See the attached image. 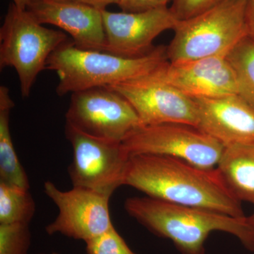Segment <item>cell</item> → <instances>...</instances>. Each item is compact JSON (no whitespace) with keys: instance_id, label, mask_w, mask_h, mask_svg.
Returning a JSON list of instances; mask_svg holds the SVG:
<instances>
[{"instance_id":"3","label":"cell","mask_w":254,"mask_h":254,"mask_svg":"<svg viewBox=\"0 0 254 254\" xmlns=\"http://www.w3.org/2000/svg\"><path fill=\"white\" fill-rule=\"evenodd\" d=\"M166 46L155 47L138 58H125L99 50H83L68 40L47 62L46 69L59 78V96L97 87H108L148 76L168 63Z\"/></svg>"},{"instance_id":"4","label":"cell","mask_w":254,"mask_h":254,"mask_svg":"<svg viewBox=\"0 0 254 254\" xmlns=\"http://www.w3.org/2000/svg\"><path fill=\"white\" fill-rule=\"evenodd\" d=\"M247 0H224L204 12L179 21L167 48L170 63L227 56L247 36Z\"/></svg>"},{"instance_id":"19","label":"cell","mask_w":254,"mask_h":254,"mask_svg":"<svg viewBox=\"0 0 254 254\" xmlns=\"http://www.w3.org/2000/svg\"><path fill=\"white\" fill-rule=\"evenodd\" d=\"M31 244L28 224L0 225V254H28Z\"/></svg>"},{"instance_id":"27","label":"cell","mask_w":254,"mask_h":254,"mask_svg":"<svg viewBox=\"0 0 254 254\" xmlns=\"http://www.w3.org/2000/svg\"><path fill=\"white\" fill-rule=\"evenodd\" d=\"M58 254L55 253V252H53V253H51V254Z\"/></svg>"},{"instance_id":"9","label":"cell","mask_w":254,"mask_h":254,"mask_svg":"<svg viewBox=\"0 0 254 254\" xmlns=\"http://www.w3.org/2000/svg\"><path fill=\"white\" fill-rule=\"evenodd\" d=\"M44 190L59 210L56 219L46 227L48 235L59 233L86 242L113 227L110 195L77 187L64 191L50 181L45 182Z\"/></svg>"},{"instance_id":"7","label":"cell","mask_w":254,"mask_h":254,"mask_svg":"<svg viewBox=\"0 0 254 254\" xmlns=\"http://www.w3.org/2000/svg\"><path fill=\"white\" fill-rule=\"evenodd\" d=\"M65 136L73 150L68 168L73 187L111 196L123 186L130 155L123 143L89 136L68 123L65 125Z\"/></svg>"},{"instance_id":"2","label":"cell","mask_w":254,"mask_h":254,"mask_svg":"<svg viewBox=\"0 0 254 254\" xmlns=\"http://www.w3.org/2000/svg\"><path fill=\"white\" fill-rule=\"evenodd\" d=\"M125 208L150 231L171 240L182 254H204L205 240L215 231L230 234L246 249L254 251V231L247 216H231L149 196L127 198Z\"/></svg>"},{"instance_id":"25","label":"cell","mask_w":254,"mask_h":254,"mask_svg":"<svg viewBox=\"0 0 254 254\" xmlns=\"http://www.w3.org/2000/svg\"><path fill=\"white\" fill-rule=\"evenodd\" d=\"M37 0H12L13 4L20 9L26 10L30 5Z\"/></svg>"},{"instance_id":"26","label":"cell","mask_w":254,"mask_h":254,"mask_svg":"<svg viewBox=\"0 0 254 254\" xmlns=\"http://www.w3.org/2000/svg\"><path fill=\"white\" fill-rule=\"evenodd\" d=\"M247 218H248L249 222H250V225L252 226V228H253L254 231V212L252 215L247 217Z\"/></svg>"},{"instance_id":"5","label":"cell","mask_w":254,"mask_h":254,"mask_svg":"<svg viewBox=\"0 0 254 254\" xmlns=\"http://www.w3.org/2000/svg\"><path fill=\"white\" fill-rule=\"evenodd\" d=\"M68 40L64 32L45 27L11 3L0 28V68L16 70L21 96L27 98L50 57Z\"/></svg>"},{"instance_id":"15","label":"cell","mask_w":254,"mask_h":254,"mask_svg":"<svg viewBox=\"0 0 254 254\" xmlns=\"http://www.w3.org/2000/svg\"><path fill=\"white\" fill-rule=\"evenodd\" d=\"M216 168L237 199L254 205V142L225 146Z\"/></svg>"},{"instance_id":"8","label":"cell","mask_w":254,"mask_h":254,"mask_svg":"<svg viewBox=\"0 0 254 254\" xmlns=\"http://www.w3.org/2000/svg\"><path fill=\"white\" fill-rule=\"evenodd\" d=\"M66 123L95 138L122 143L142 123L128 100L108 87L71 94Z\"/></svg>"},{"instance_id":"23","label":"cell","mask_w":254,"mask_h":254,"mask_svg":"<svg viewBox=\"0 0 254 254\" xmlns=\"http://www.w3.org/2000/svg\"><path fill=\"white\" fill-rule=\"evenodd\" d=\"M247 35L254 38V0H247L246 8Z\"/></svg>"},{"instance_id":"21","label":"cell","mask_w":254,"mask_h":254,"mask_svg":"<svg viewBox=\"0 0 254 254\" xmlns=\"http://www.w3.org/2000/svg\"><path fill=\"white\" fill-rule=\"evenodd\" d=\"M224 0H173L170 9L179 21L204 12Z\"/></svg>"},{"instance_id":"14","label":"cell","mask_w":254,"mask_h":254,"mask_svg":"<svg viewBox=\"0 0 254 254\" xmlns=\"http://www.w3.org/2000/svg\"><path fill=\"white\" fill-rule=\"evenodd\" d=\"M193 99L197 128L225 147L254 142V106L240 94Z\"/></svg>"},{"instance_id":"18","label":"cell","mask_w":254,"mask_h":254,"mask_svg":"<svg viewBox=\"0 0 254 254\" xmlns=\"http://www.w3.org/2000/svg\"><path fill=\"white\" fill-rule=\"evenodd\" d=\"M226 57L236 76L238 94L254 106V38L244 37Z\"/></svg>"},{"instance_id":"17","label":"cell","mask_w":254,"mask_h":254,"mask_svg":"<svg viewBox=\"0 0 254 254\" xmlns=\"http://www.w3.org/2000/svg\"><path fill=\"white\" fill-rule=\"evenodd\" d=\"M36 210L29 190L0 182V225H29Z\"/></svg>"},{"instance_id":"6","label":"cell","mask_w":254,"mask_h":254,"mask_svg":"<svg viewBox=\"0 0 254 254\" xmlns=\"http://www.w3.org/2000/svg\"><path fill=\"white\" fill-rule=\"evenodd\" d=\"M122 143L130 155H162L206 169L217 168L225 148L196 127L180 123L141 125Z\"/></svg>"},{"instance_id":"16","label":"cell","mask_w":254,"mask_h":254,"mask_svg":"<svg viewBox=\"0 0 254 254\" xmlns=\"http://www.w3.org/2000/svg\"><path fill=\"white\" fill-rule=\"evenodd\" d=\"M14 100L7 87L0 86V182L29 190L27 174L18 159L10 131Z\"/></svg>"},{"instance_id":"10","label":"cell","mask_w":254,"mask_h":254,"mask_svg":"<svg viewBox=\"0 0 254 254\" xmlns=\"http://www.w3.org/2000/svg\"><path fill=\"white\" fill-rule=\"evenodd\" d=\"M153 73L108 87L128 100L142 125L180 123L196 127L198 110L194 99L158 79Z\"/></svg>"},{"instance_id":"11","label":"cell","mask_w":254,"mask_h":254,"mask_svg":"<svg viewBox=\"0 0 254 254\" xmlns=\"http://www.w3.org/2000/svg\"><path fill=\"white\" fill-rule=\"evenodd\" d=\"M106 53L125 58H138L149 53L155 38L174 30L179 20L170 7L139 11L111 12L102 10Z\"/></svg>"},{"instance_id":"1","label":"cell","mask_w":254,"mask_h":254,"mask_svg":"<svg viewBox=\"0 0 254 254\" xmlns=\"http://www.w3.org/2000/svg\"><path fill=\"white\" fill-rule=\"evenodd\" d=\"M123 186L175 204L245 217L241 201L225 185L217 168L206 169L162 155H130Z\"/></svg>"},{"instance_id":"12","label":"cell","mask_w":254,"mask_h":254,"mask_svg":"<svg viewBox=\"0 0 254 254\" xmlns=\"http://www.w3.org/2000/svg\"><path fill=\"white\" fill-rule=\"evenodd\" d=\"M153 74L192 98L238 94L236 76L226 56L182 63L168 62Z\"/></svg>"},{"instance_id":"20","label":"cell","mask_w":254,"mask_h":254,"mask_svg":"<svg viewBox=\"0 0 254 254\" xmlns=\"http://www.w3.org/2000/svg\"><path fill=\"white\" fill-rule=\"evenodd\" d=\"M86 244L88 254H135L114 226Z\"/></svg>"},{"instance_id":"22","label":"cell","mask_w":254,"mask_h":254,"mask_svg":"<svg viewBox=\"0 0 254 254\" xmlns=\"http://www.w3.org/2000/svg\"><path fill=\"white\" fill-rule=\"evenodd\" d=\"M173 0H117L116 4L125 12H139L166 7Z\"/></svg>"},{"instance_id":"13","label":"cell","mask_w":254,"mask_h":254,"mask_svg":"<svg viewBox=\"0 0 254 254\" xmlns=\"http://www.w3.org/2000/svg\"><path fill=\"white\" fill-rule=\"evenodd\" d=\"M26 10L41 24L53 25L68 33L77 48L105 51L102 10L65 0H37Z\"/></svg>"},{"instance_id":"24","label":"cell","mask_w":254,"mask_h":254,"mask_svg":"<svg viewBox=\"0 0 254 254\" xmlns=\"http://www.w3.org/2000/svg\"><path fill=\"white\" fill-rule=\"evenodd\" d=\"M65 1H73L89 5L100 10L106 9L107 6L110 4H116L117 0H65Z\"/></svg>"}]
</instances>
